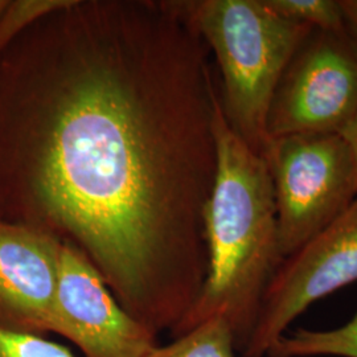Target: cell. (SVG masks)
<instances>
[{
  "mask_svg": "<svg viewBox=\"0 0 357 357\" xmlns=\"http://www.w3.org/2000/svg\"><path fill=\"white\" fill-rule=\"evenodd\" d=\"M209 56L166 0H70L0 54V220L73 245L158 336L206 277Z\"/></svg>",
  "mask_w": 357,
  "mask_h": 357,
  "instance_id": "obj_1",
  "label": "cell"
},
{
  "mask_svg": "<svg viewBox=\"0 0 357 357\" xmlns=\"http://www.w3.org/2000/svg\"><path fill=\"white\" fill-rule=\"evenodd\" d=\"M217 169L205 208L208 268L190 312L171 332L180 336L205 320L222 317L240 354L282 255L268 165L229 128L220 97L215 107Z\"/></svg>",
  "mask_w": 357,
  "mask_h": 357,
  "instance_id": "obj_2",
  "label": "cell"
},
{
  "mask_svg": "<svg viewBox=\"0 0 357 357\" xmlns=\"http://www.w3.org/2000/svg\"><path fill=\"white\" fill-rule=\"evenodd\" d=\"M216 60L220 105L229 128L255 153L268 143L274 93L295 52L314 31L265 0H166Z\"/></svg>",
  "mask_w": 357,
  "mask_h": 357,
  "instance_id": "obj_3",
  "label": "cell"
},
{
  "mask_svg": "<svg viewBox=\"0 0 357 357\" xmlns=\"http://www.w3.org/2000/svg\"><path fill=\"white\" fill-rule=\"evenodd\" d=\"M262 156L273 184L283 259L356 202V166L336 132L270 138Z\"/></svg>",
  "mask_w": 357,
  "mask_h": 357,
  "instance_id": "obj_4",
  "label": "cell"
},
{
  "mask_svg": "<svg viewBox=\"0 0 357 357\" xmlns=\"http://www.w3.org/2000/svg\"><path fill=\"white\" fill-rule=\"evenodd\" d=\"M357 112V43L314 29L287 65L268 116V141L344 128Z\"/></svg>",
  "mask_w": 357,
  "mask_h": 357,
  "instance_id": "obj_5",
  "label": "cell"
},
{
  "mask_svg": "<svg viewBox=\"0 0 357 357\" xmlns=\"http://www.w3.org/2000/svg\"><path fill=\"white\" fill-rule=\"evenodd\" d=\"M357 282V200L298 250L284 257L264 295L238 357H266L308 307Z\"/></svg>",
  "mask_w": 357,
  "mask_h": 357,
  "instance_id": "obj_6",
  "label": "cell"
},
{
  "mask_svg": "<svg viewBox=\"0 0 357 357\" xmlns=\"http://www.w3.org/2000/svg\"><path fill=\"white\" fill-rule=\"evenodd\" d=\"M51 333L63 336L84 357H146L158 335L118 303L89 259L61 243Z\"/></svg>",
  "mask_w": 357,
  "mask_h": 357,
  "instance_id": "obj_7",
  "label": "cell"
},
{
  "mask_svg": "<svg viewBox=\"0 0 357 357\" xmlns=\"http://www.w3.org/2000/svg\"><path fill=\"white\" fill-rule=\"evenodd\" d=\"M60 250L50 234L0 220V331L51 333Z\"/></svg>",
  "mask_w": 357,
  "mask_h": 357,
  "instance_id": "obj_8",
  "label": "cell"
},
{
  "mask_svg": "<svg viewBox=\"0 0 357 357\" xmlns=\"http://www.w3.org/2000/svg\"><path fill=\"white\" fill-rule=\"evenodd\" d=\"M357 357V311L354 318L332 330L296 328L286 332L266 357Z\"/></svg>",
  "mask_w": 357,
  "mask_h": 357,
  "instance_id": "obj_9",
  "label": "cell"
},
{
  "mask_svg": "<svg viewBox=\"0 0 357 357\" xmlns=\"http://www.w3.org/2000/svg\"><path fill=\"white\" fill-rule=\"evenodd\" d=\"M237 345L222 317L205 320L190 331L159 344L146 357H237Z\"/></svg>",
  "mask_w": 357,
  "mask_h": 357,
  "instance_id": "obj_10",
  "label": "cell"
},
{
  "mask_svg": "<svg viewBox=\"0 0 357 357\" xmlns=\"http://www.w3.org/2000/svg\"><path fill=\"white\" fill-rule=\"evenodd\" d=\"M283 17L326 32H344V15L339 0H265Z\"/></svg>",
  "mask_w": 357,
  "mask_h": 357,
  "instance_id": "obj_11",
  "label": "cell"
},
{
  "mask_svg": "<svg viewBox=\"0 0 357 357\" xmlns=\"http://www.w3.org/2000/svg\"><path fill=\"white\" fill-rule=\"evenodd\" d=\"M69 3L70 0H8L0 13V54L26 28Z\"/></svg>",
  "mask_w": 357,
  "mask_h": 357,
  "instance_id": "obj_12",
  "label": "cell"
},
{
  "mask_svg": "<svg viewBox=\"0 0 357 357\" xmlns=\"http://www.w3.org/2000/svg\"><path fill=\"white\" fill-rule=\"evenodd\" d=\"M0 357H73V354L47 336L0 331Z\"/></svg>",
  "mask_w": 357,
  "mask_h": 357,
  "instance_id": "obj_13",
  "label": "cell"
},
{
  "mask_svg": "<svg viewBox=\"0 0 357 357\" xmlns=\"http://www.w3.org/2000/svg\"><path fill=\"white\" fill-rule=\"evenodd\" d=\"M344 15L345 29L357 43V0H339Z\"/></svg>",
  "mask_w": 357,
  "mask_h": 357,
  "instance_id": "obj_14",
  "label": "cell"
},
{
  "mask_svg": "<svg viewBox=\"0 0 357 357\" xmlns=\"http://www.w3.org/2000/svg\"><path fill=\"white\" fill-rule=\"evenodd\" d=\"M339 135L344 139L345 143L349 147V151L352 153L355 166H356L357 171V112L354 114V116L348 121V123L345 125L344 128L340 130Z\"/></svg>",
  "mask_w": 357,
  "mask_h": 357,
  "instance_id": "obj_15",
  "label": "cell"
},
{
  "mask_svg": "<svg viewBox=\"0 0 357 357\" xmlns=\"http://www.w3.org/2000/svg\"><path fill=\"white\" fill-rule=\"evenodd\" d=\"M7 1H8V0H0V13L4 10V7L7 6Z\"/></svg>",
  "mask_w": 357,
  "mask_h": 357,
  "instance_id": "obj_16",
  "label": "cell"
},
{
  "mask_svg": "<svg viewBox=\"0 0 357 357\" xmlns=\"http://www.w3.org/2000/svg\"><path fill=\"white\" fill-rule=\"evenodd\" d=\"M271 357H273V356H271Z\"/></svg>",
  "mask_w": 357,
  "mask_h": 357,
  "instance_id": "obj_17",
  "label": "cell"
}]
</instances>
